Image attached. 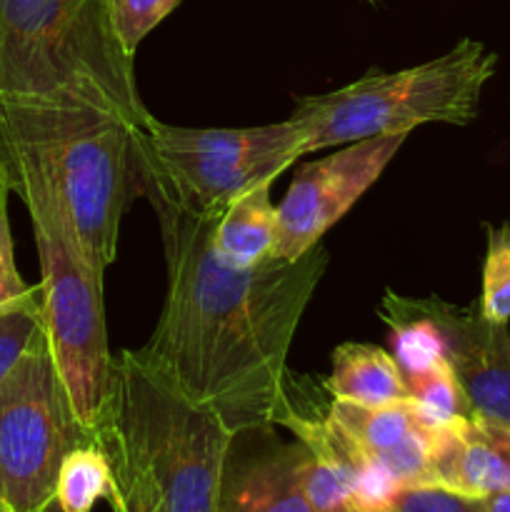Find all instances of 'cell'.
<instances>
[{"mask_svg":"<svg viewBox=\"0 0 510 512\" xmlns=\"http://www.w3.org/2000/svg\"><path fill=\"white\" fill-rule=\"evenodd\" d=\"M135 180L158 218L168 288L153 335L133 355L235 435L270 428L328 253L315 245L290 263L233 268L213 250L215 218L178 208L140 173Z\"/></svg>","mask_w":510,"mask_h":512,"instance_id":"obj_1","label":"cell"},{"mask_svg":"<svg viewBox=\"0 0 510 512\" xmlns=\"http://www.w3.org/2000/svg\"><path fill=\"white\" fill-rule=\"evenodd\" d=\"M0 178L28 210L40 258L45 333L75 418L93 438L110 398L115 360L105 330V270L90 258L53 180L3 143Z\"/></svg>","mask_w":510,"mask_h":512,"instance_id":"obj_2","label":"cell"},{"mask_svg":"<svg viewBox=\"0 0 510 512\" xmlns=\"http://www.w3.org/2000/svg\"><path fill=\"white\" fill-rule=\"evenodd\" d=\"M238 435L215 413L145 368L133 350L113 360L105 415L93 440L110 465L143 478L168 512H218Z\"/></svg>","mask_w":510,"mask_h":512,"instance_id":"obj_3","label":"cell"},{"mask_svg":"<svg viewBox=\"0 0 510 512\" xmlns=\"http://www.w3.org/2000/svg\"><path fill=\"white\" fill-rule=\"evenodd\" d=\"M33 98L108 108L135 130L153 120L108 0H0V100Z\"/></svg>","mask_w":510,"mask_h":512,"instance_id":"obj_4","label":"cell"},{"mask_svg":"<svg viewBox=\"0 0 510 512\" xmlns=\"http://www.w3.org/2000/svg\"><path fill=\"white\" fill-rule=\"evenodd\" d=\"M0 143L38 165L63 195L90 258H118L120 220L138 195L135 128L80 100H0Z\"/></svg>","mask_w":510,"mask_h":512,"instance_id":"obj_5","label":"cell"},{"mask_svg":"<svg viewBox=\"0 0 510 512\" xmlns=\"http://www.w3.org/2000/svg\"><path fill=\"white\" fill-rule=\"evenodd\" d=\"M498 55L480 40H460L445 55L395 70L363 75L333 93L303 95L290 118L305 135V153L365 138L410 135L418 125H468Z\"/></svg>","mask_w":510,"mask_h":512,"instance_id":"obj_6","label":"cell"},{"mask_svg":"<svg viewBox=\"0 0 510 512\" xmlns=\"http://www.w3.org/2000/svg\"><path fill=\"white\" fill-rule=\"evenodd\" d=\"M90 438L75 418L48 333L0 380V498L13 512H40L55 498L63 458Z\"/></svg>","mask_w":510,"mask_h":512,"instance_id":"obj_7","label":"cell"},{"mask_svg":"<svg viewBox=\"0 0 510 512\" xmlns=\"http://www.w3.org/2000/svg\"><path fill=\"white\" fill-rule=\"evenodd\" d=\"M408 135H385L348 143L343 150L300 165L278 205L273 258H303L383 175Z\"/></svg>","mask_w":510,"mask_h":512,"instance_id":"obj_8","label":"cell"},{"mask_svg":"<svg viewBox=\"0 0 510 512\" xmlns=\"http://www.w3.org/2000/svg\"><path fill=\"white\" fill-rule=\"evenodd\" d=\"M420 313L435 323L473 415L510 428V333L490 323L478 308H460L445 300L413 298Z\"/></svg>","mask_w":510,"mask_h":512,"instance_id":"obj_9","label":"cell"},{"mask_svg":"<svg viewBox=\"0 0 510 512\" xmlns=\"http://www.w3.org/2000/svg\"><path fill=\"white\" fill-rule=\"evenodd\" d=\"M330 418L355 440L373 463L403 485H433L430 453L438 425L410 398L388 405H355L333 400Z\"/></svg>","mask_w":510,"mask_h":512,"instance_id":"obj_10","label":"cell"},{"mask_svg":"<svg viewBox=\"0 0 510 512\" xmlns=\"http://www.w3.org/2000/svg\"><path fill=\"white\" fill-rule=\"evenodd\" d=\"M430 473L433 485L473 498L510 493V428L478 415L438 425Z\"/></svg>","mask_w":510,"mask_h":512,"instance_id":"obj_11","label":"cell"},{"mask_svg":"<svg viewBox=\"0 0 510 512\" xmlns=\"http://www.w3.org/2000/svg\"><path fill=\"white\" fill-rule=\"evenodd\" d=\"M303 445H278L225 468L218 512H313L300 485Z\"/></svg>","mask_w":510,"mask_h":512,"instance_id":"obj_12","label":"cell"},{"mask_svg":"<svg viewBox=\"0 0 510 512\" xmlns=\"http://www.w3.org/2000/svg\"><path fill=\"white\" fill-rule=\"evenodd\" d=\"M270 185L240 195L213 225V250L223 263L233 268H255L273 258L278 238V205L270 198Z\"/></svg>","mask_w":510,"mask_h":512,"instance_id":"obj_13","label":"cell"},{"mask_svg":"<svg viewBox=\"0 0 510 512\" xmlns=\"http://www.w3.org/2000/svg\"><path fill=\"white\" fill-rule=\"evenodd\" d=\"M333 370L325 390L333 400L355 405H388L408 398L398 360L378 345L343 343L330 355Z\"/></svg>","mask_w":510,"mask_h":512,"instance_id":"obj_14","label":"cell"},{"mask_svg":"<svg viewBox=\"0 0 510 512\" xmlns=\"http://www.w3.org/2000/svg\"><path fill=\"white\" fill-rule=\"evenodd\" d=\"M110 465L95 440L70 450L60 465L55 503L63 512H93L98 500L108 498Z\"/></svg>","mask_w":510,"mask_h":512,"instance_id":"obj_15","label":"cell"},{"mask_svg":"<svg viewBox=\"0 0 510 512\" xmlns=\"http://www.w3.org/2000/svg\"><path fill=\"white\" fill-rule=\"evenodd\" d=\"M403 380L405 388H408V398L418 403V408L423 410L430 423L443 425L455 418L473 415L448 360H440L438 365H430L423 370H408V373H403Z\"/></svg>","mask_w":510,"mask_h":512,"instance_id":"obj_16","label":"cell"},{"mask_svg":"<svg viewBox=\"0 0 510 512\" xmlns=\"http://www.w3.org/2000/svg\"><path fill=\"white\" fill-rule=\"evenodd\" d=\"M478 310L490 323L510 320V225L488 228V250L483 265V293Z\"/></svg>","mask_w":510,"mask_h":512,"instance_id":"obj_17","label":"cell"},{"mask_svg":"<svg viewBox=\"0 0 510 512\" xmlns=\"http://www.w3.org/2000/svg\"><path fill=\"white\" fill-rule=\"evenodd\" d=\"M10 188L0 178V318L13 310L40 303V285H28L15 265V245L10 233Z\"/></svg>","mask_w":510,"mask_h":512,"instance_id":"obj_18","label":"cell"},{"mask_svg":"<svg viewBox=\"0 0 510 512\" xmlns=\"http://www.w3.org/2000/svg\"><path fill=\"white\" fill-rule=\"evenodd\" d=\"M183 0H108V15L125 53L133 55L138 45L173 13Z\"/></svg>","mask_w":510,"mask_h":512,"instance_id":"obj_19","label":"cell"},{"mask_svg":"<svg viewBox=\"0 0 510 512\" xmlns=\"http://www.w3.org/2000/svg\"><path fill=\"white\" fill-rule=\"evenodd\" d=\"M388 512H485L483 498L443 485H403L390 498Z\"/></svg>","mask_w":510,"mask_h":512,"instance_id":"obj_20","label":"cell"},{"mask_svg":"<svg viewBox=\"0 0 510 512\" xmlns=\"http://www.w3.org/2000/svg\"><path fill=\"white\" fill-rule=\"evenodd\" d=\"M45 333L43 300L30 308L13 310L0 318V380L13 370V365L23 358L25 350L35 343L38 335Z\"/></svg>","mask_w":510,"mask_h":512,"instance_id":"obj_21","label":"cell"},{"mask_svg":"<svg viewBox=\"0 0 510 512\" xmlns=\"http://www.w3.org/2000/svg\"><path fill=\"white\" fill-rule=\"evenodd\" d=\"M485 512H510V493H495L483 498Z\"/></svg>","mask_w":510,"mask_h":512,"instance_id":"obj_22","label":"cell"},{"mask_svg":"<svg viewBox=\"0 0 510 512\" xmlns=\"http://www.w3.org/2000/svg\"><path fill=\"white\" fill-rule=\"evenodd\" d=\"M40 512H63V510H60V508H58V503H55V498H53V500H50V503H48V505H45V508H43V510H40Z\"/></svg>","mask_w":510,"mask_h":512,"instance_id":"obj_23","label":"cell"},{"mask_svg":"<svg viewBox=\"0 0 510 512\" xmlns=\"http://www.w3.org/2000/svg\"><path fill=\"white\" fill-rule=\"evenodd\" d=\"M0 512H13V510H10L5 503H0Z\"/></svg>","mask_w":510,"mask_h":512,"instance_id":"obj_24","label":"cell"},{"mask_svg":"<svg viewBox=\"0 0 510 512\" xmlns=\"http://www.w3.org/2000/svg\"><path fill=\"white\" fill-rule=\"evenodd\" d=\"M0 503H3V498H0Z\"/></svg>","mask_w":510,"mask_h":512,"instance_id":"obj_25","label":"cell"},{"mask_svg":"<svg viewBox=\"0 0 510 512\" xmlns=\"http://www.w3.org/2000/svg\"><path fill=\"white\" fill-rule=\"evenodd\" d=\"M370 3H375V0H370Z\"/></svg>","mask_w":510,"mask_h":512,"instance_id":"obj_26","label":"cell"}]
</instances>
